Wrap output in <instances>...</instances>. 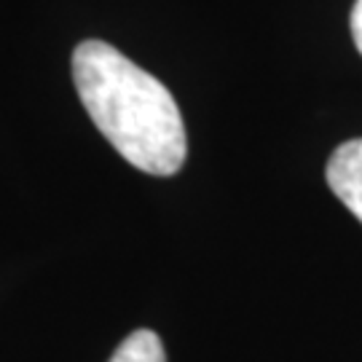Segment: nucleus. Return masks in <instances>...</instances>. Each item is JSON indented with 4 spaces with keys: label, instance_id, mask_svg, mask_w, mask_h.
<instances>
[{
    "label": "nucleus",
    "instance_id": "3",
    "mask_svg": "<svg viewBox=\"0 0 362 362\" xmlns=\"http://www.w3.org/2000/svg\"><path fill=\"white\" fill-rule=\"evenodd\" d=\"M110 362H167L164 344L153 330H134L132 336L121 341V346L113 351Z\"/></svg>",
    "mask_w": 362,
    "mask_h": 362
},
{
    "label": "nucleus",
    "instance_id": "2",
    "mask_svg": "<svg viewBox=\"0 0 362 362\" xmlns=\"http://www.w3.org/2000/svg\"><path fill=\"white\" fill-rule=\"evenodd\" d=\"M325 177L341 204L362 223V140L338 145L327 161Z\"/></svg>",
    "mask_w": 362,
    "mask_h": 362
},
{
    "label": "nucleus",
    "instance_id": "1",
    "mask_svg": "<svg viewBox=\"0 0 362 362\" xmlns=\"http://www.w3.org/2000/svg\"><path fill=\"white\" fill-rule=\"evenodd\" d=\"M73 83L94 127L140 172L177 175L188 153L185 124L169 89L105 40H81Z\"/></svg>",
    "mask_w": 362,
    "mask_h": 362
},
{
    "label": "nucleus",
    "instance_id": "4",
    "mask_svg": "<svg viewBox=\"0 0 362 362\" xmlns=\"http://www.w3.org/2000/svg\"><path fill=\"white\" fill-rule=\"evenodd\" d=\"M349 25H351V38H354V46H357V52L362 54V0L354 3Z\"/></svg>",
    "mask_w": 362,
    "mask_h": 362
}]
</instances>
